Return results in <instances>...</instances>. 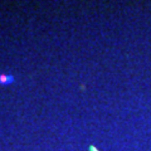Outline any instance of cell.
<instances>
[{
    "instance_id": "2",
    "label": "cell",
    "mask_w": 151,
    "mask_h": 151,
    "mask_svg": "<svg viewBox=\"0 0 151 151\" xmlns=\"http://www.w3.org/2000/svg\"><path fill=\"white\" fill-rule=\"evenodd\" d=\"M89 151H98V150L94 147V146H89Z\"/></svg>"
},
{
    "instance_id": "1",
    "label": "cell",
    "mask_w": 151,
    "mask_h": 151,
    "mask_svg": "<svg viewBox=\"0 0 151 151\" xmlns=\"http://www.w3.org/2000/svg\"><path fill=\"white\" fill-rule=\"evenodd\" d=\"M15 78H14L13 74H4V73H0V84L3 86H9V84L14 83Z\"/></svg>"
}]
</instances>
